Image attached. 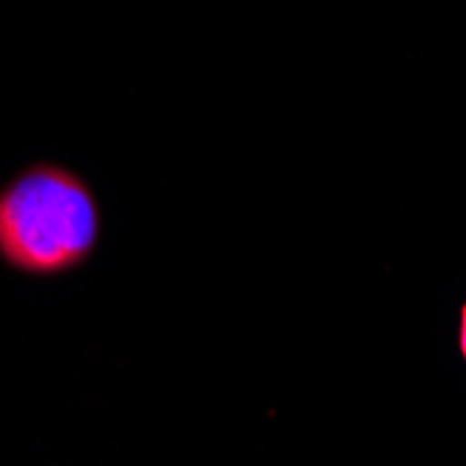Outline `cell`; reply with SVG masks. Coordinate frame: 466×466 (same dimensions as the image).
<instances>
[{
    "mask_svg": "<svg viewBox=\"0 0 466 466\" xmlns=\"http://www.w3.org/2000/svg\"><path fill=\"white\" fill-rule=\"evenodd\" d=\"M461 352L466 358V305H463V313H461Z\"/></svg>",
    "mask_w": 466,
    "mask_h": 466,
    "instance_id": "7a4b0ae2",
    "label": "cell"
},
{
    "mask_svg": "<svg viewBox=\"0 0 466 466\" xmlns=\"http://www.w3.org/2000/svg\"><path fill=\"white\" fill-rule=\"evenodd\" d=\"M98 201L78 174L36 162L0 187V258L34 277L70 271L98 243Z\"/></svg>",
    "mask_w": 466,
    "mask_h": 466,
    "instance_id": "6da1fadb",
    "label": "cell"
}]
</instances>
